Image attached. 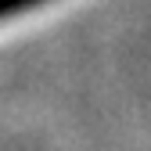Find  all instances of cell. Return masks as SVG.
I'll return each mask as SVG.
<instances>
[{
  "mask_svg": "<svg viewBox=\"0 0 151 151\" xmlns=\"http://www.w3.org/2000/svg\"><path fill=\"white\" fill-rule=\"evenodd\" d=\"M47 4V0H0V22L11 14H22V11H32V7H40Z\"/></svg>",
  "mask_w": 151,
  "mask_h": 151,
  "instance_id": "1",
  "label": "cell"
}]
</instances>
